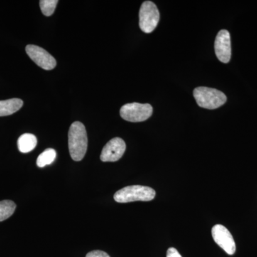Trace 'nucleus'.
Returning <instances> with one entry per match:
<instances>
[{
    "instance_id": "dca6fc26",
    "label": "nucleus",
    "mask_w": 257,
    "mask_h": 257,
    "mask_svg": "<svg viewBox=\"0 0 257 257\" xmlns=\"http://www.w3.org/2000/svg\"><path fill=\"white\" fill-rule=\"evenodd\" d=\"M167 257H182L175 248H170L167 250Z\"/></svg>"
},
{
    "instance_id": "2eb2a0df",
    "label": "nucleus",
    "mask_w": 257,
    "mask_h": 257,
    "mask_svg": "<svg viewBox=\"0 0 257 257\" xmlns=\"http://www.w3.org/2000/svg\"><path fill=\"white\" fill-rule=\"evenodd\" d=\"M86 257H110L108 255V253L104 252V251H91V252L88 253Z\"/></svg>"
},
{
    "instance_id": "0eeeda50",
    "label": "nucleus",
    "mask_w": 257,
    "mask_h": 257,
    "mask_svg": "<svg viewBox=\"0 0 257 257\" xmlns=\"http://www.w3.org/2000/svg\"><path fill=\"white\" fill-rule=\"evenodd\" d=\"M25 50L30 58L39 67L45 70H52L57 65L55 59L42 47L29 45Z\"/></svg>"
},
{
    "instance_id": "f8f14e48",
    "label": "nucleus",
    "mask_w": 257,
    "mask_h": 257,
    "mask_svg": "<svg viewBox=\"0 0 257 257\" xmlns=\"http://www.w3.org/2000/svg\"><path fill=\"white\" fill-rule=\"evenodd\" d=\"M56 156H57V152L54 149H47L37 157V165L42 168L45 166L50 165L55 161Z\"/></svg>"
},
{
    "instance_id": "f257e3e1",
    "label": "nucleus",
    "mask_w": 257,
    "mask_h": 257,
    "mask_svg": "<svg viewBox=\"0 0 257 257\" xmlns=\"http://www.w3.org/2000/svg\"><path fill=\"white\" fill-rule=\"evenodd\" d=\"M69 153L74 161H81L85 156L88 147L87 130L82 123L76 121L71 125L68 133Z\"/></svg>"
},
{
    "instance_id": "1a4fd4ad",
    "label": "nucleus",
    "mask_w": 257,
    "mask_h": 257,
    "mask_svg": "<svg viewBox=\"0 0 257 257\" xmlns=\"http://www.w3.org/2000/svg\"><path fill=\"white\" fill-rule=\"evenodd\" d=\"M214 49L216 57L223 63H228L231 60V37L229 31L221 30L216 35Z\"/></svg>"
},
{
    "instance_id": "9d476101",
    "label": "nucleus",
    "mask_w": 257,
    "mask_h": 257,
    "mask_svg": "<svg viewBox=\"0 0 257 257\" xmlns=\"http://www.w3.org/2000/svg\"><path fill=\"white\" fill-rule=\"evenodd\" d=\"M23 101L20 99L0 101V116H10L21 109Z\"/></svg>"
},
{
    "instance_id": "39448f33",
    "label": "nucleus",
    "mask_w": 257,
    "mask_h": 257,
    "mask_svg": "<svg viewBox=\"0 0 257 257\" xmlns=\"http://www.w3.org/2000/svg\"><path fill=\"white\" fill-rule=\"evenodd\" d=\"M152 112L153 109L150 104L135 102L123 106L120 115L122 119L130 122H142L148 119Z\"/></svg>"
},
{
    "instance_id": "423d86ee",
    "label": "nucleus",
    "mask_w": 257,
    "mask_h": 257,
    "mask_svg": "<svg viewBox=\"0 0 257 257\" xmlns=\"http://www.w3.org/2000/svg\"><path fill=\"white\" fill-rule=\"evenodd\" d=\"M213 239L218 246L229 255H234L236 246L234 237L229 230L221 224H216L211 229Z\"/></svg>"
},
{
    "instance_id": "4468645a",
    "label": "nucleus",
    "mask_w": 257,
    "mask_h": 257,
    "mask_svg": "<svg viewBox=\"0 0 257 257\" xmlns=\"http://www.w3.org/2000/svg\"><path fill=\"white\" fill-rule=\"evenodd\" d=\"M57 3V0H41L40 1V6L42 13L45 16H51L55 12Z\"/></svg>"
},
{
    "instance_id": "9b49d317",
    "label": "nucleus",
    "mask_w": 257,
    "mask_h": 257,
    "mask_svg": "<svg viewBox=\"0 0 257 257\" xmlns=\"http://www.w3.org/2000/svg\"><path fill=\"white\" fill-rule=\"evenodd\" d=\"M37 144V140L35 135L30 133L23 134L18 138V150L23 153H28L35 148Z\"/></svg>"
},
{
    "instance_id": "6e6552de",
    "label": "nucleus",
    "mask_w": 257,
    "mask_h": 257,
    "mask_svg": "<svg viewBox=\"0 0 257 257\" xmlns=\"http://www.w3.org/2000/svg\"><path fill=\"white\" fill-rule=\"evenodd\" d=\"M126 145L124 140L120 138L111 139L106 143L101 151L100 159L102 162H116L124 155Z\"/></svg>"
},
{
    "instance_id": "7ed1b4c3",
    "label": "nucleus",
    "mask_w": 257,
    "mask_h": 257,
    "mask_svg": "<svg viewBox=\"0 0 257 257\" xmlns=\"http://www.w3.org/2000/svg\"><path fill=\"white\" fill-rule=\"evenodd\" d=\"M194 97L199 106L207 109H217L227 100L226 96L221 91L204 87L194 89Z\"/></svg>"
},
{
    "instance_id": "f03ea898",
    "label": "nucleus",
    "mask_w": 257,
    "mask_h": 257,
    "mask_svg": "<svg viewBox=\"0 0 257 257\" xmlns=\"http://www.w3.org/2000/svg\"><path fill=\"white\" fill-rule=\"evenodd\" d=\"M156 192L150 187L141 185L128 186L115 193L116 202L128 203L143 201L149 202L155 199Z\"/></svg>"
},
{
    "instance_id": "20e7f679",
    "label": "nucleus",
    "mask_w": 257,
    "mask_h": 257,
    "mask_svg": "<svg viewBox=\"0 0 257 257\" xmlns=\"http://www.w3.org/2000/svg\"><path fill=\"white\" fill-rule=\"evenodd\" d=\"M139 18L142 31L145 33L153 31L160 21V12L157 5L152 1L144 2L140 7Z\"/></svg>"
},
{
    "instance_id": "ddd939ff",
    "label": "nucleus",
    "mask_w": 257,
    "mask_h": 257,
    "mask_svg": "<svg viewBox=\"0 0 257 257\" xmlns=\"http://www.w3.org/2000/svg\"><path fill=\"white\" fill-rule=\"evenodd\" d=\"M16 204L11 200H3L0 202V221L8 219L14 214Z\"/></svg>"
}]
</instances>
